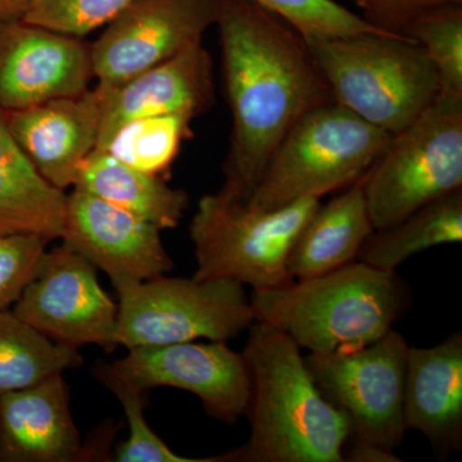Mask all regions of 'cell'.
Returning <instances> with one entry per match:
<instances>
[{
	"instance_id": "cb8c5ba5",
	"label": "cell",
	"mask_w": 462,
	"mask_h": 462,
	"mask_svg": "<svg viewBox=\"0 0 462 462\" xmlns=\"http://www.w3.org/2000/svg\"><path fill=\"white\" fill-rule=\"evenodd\" d=\"M191 120L180 114L136 118L120 127L102 151L134 169L161 175L178 156L182 141L191 136Z\"/></svg>"
},
{
	"instance_id": "f546056e",
	"label": "cell",
	"mask_w": 462,
	"mask_h": 462,
	"mask_svg": "<svg viewBox=\"0 0 462 462\" xmlns=\"http://www.w3.org/2000/svg\"><path fill=\"white\" fill-rule=\"evenodd\" d=\"M365 20L392 33L404 35L406 27L428 9L462 5V0H351Z\"/></svg>"
},
{
	"instance_id": "f1b7e54d",
	"label": "cell",
	"mask_w": 462,
	"mask_h": 462,
	"mask_svg": "<svg viewBox=\"0 0 462 462\" xmlns=\"http://www.w3.org/2000/svg\"><path fill=\"white\" fill-rule=\"evenodd\" d=\"M50 242L36 234L0 236V311L14 306L35 278Z\"/></svg>"
},
{
	"instance_id": "ffe728a7",
	"label": "cell",
	"mask_w": 462,
	"mask_h": 462,
	"mask_svg": "<svg viewBox=\"0 0 462 462\" xmlns=\"http://www.w3.org/2000/svg\"><path fill=\"white\" fill-rule=\"evenodd\" d=\"M67 194L45 180L21 149L0 108V236L60 239Z\"/></svg>"
},
{
	"instance_id": "8992f818",
	"label": "cell",
	"mask_w": 462,
	"mask_h": 462,
	"mask_svg": "<svg viewBox=\"0 0 462 462\" xmlns=\"http://www.w3.org/2000/svg\"><path fill=\"white\" fill-rule=\"evenodd\" d=\"M319 206L320 199H305L260 211L224 190L207 194L189 227L197 260L193 278L229 279L254 291L288 285L293 282L289 254Z\"/></svg>"
},
{
	"instance_id": "1f68e13d",
	"label": "cell",
	"mask_w": 462,
	"mask_h": 462,
	"mask_svg": "<svg viewBox=\"0 0 462 462\" xmlns=\"http://www.w3.org/2000/svg\"><path fill=\"white\" fill-rule=\"evenodd\" d=\"M35 2L36 0H0V23L23 20Z\"/></svg>"
},
{
	"instance_id": "7c38bea8",
	"label": "cell",
	"mask_w": 462,
	"mask_h": 462,
	"mask_svg": "<svg viewBox=\"0 0 462 462\" xmlns=\"http://www.w3.org/2000/svg\"><path fill=\"white\" fill-rule=\"evenodd\" d=\"M102 365L112 375L144 391L170 387L190 392L209 415L227 424H236L247 411V363L226 342L136 346L121 360Z\"/></svg>"
},
{
	"instance_id": "2e32d148",
	"label": "cell",
	"mask_w": 462,
	"mask_h": 462,
	"mask_svg": "<svg viewBox=\"0 0 462 462\" xmlns=\"http://www.w3.org/2000/svg\"><path fill=\"white\" fill-rule=\"evenodd\" d=\"M214 63L202 42L116 87L99 85L103 111L97 149L107 147L120 127L161 115L196 117L212 106Z\"/></svg>"
},
{
	"instance_id": "6da1fadb",
	"label": "cell",
	"mask_w": 462,
	"mask_h": 462,
	"mask_svg": "<svg viewBox=\"0 0 462 462\" xmlns=\"http://www.w3.org/2000/svg\"><path fill=\"white\" fill-rule=\"evenodd\" d=\"M231 112L225 193L247 202L294 125L334 102L305 36L254 0H215Z\"/></svg>"
},
{
	"instance_id": "3957f363",
	"label": "cell",
	"mask_w": 462,
	"mask_h": 462,
	"mask_svg": "<svg viewBox=\"0 0 462 462\" xmlns=\"http://www.w3.org/2000/svg\"><path fill=\"white\" fill-rule=\"evenodd\" d=\"M254 321L287 334L310 354H343L372 345L393 329L406 307L396 272L351 263L284 287L254 291Z\"/></svg>"
},
{
	"instance_id": "5bb4252c",
	"label": "cell",
	"mask_w": 462,
	"mask_h": 462,
	"mask_svg": "<svg viewBox=\"0 0 462 462\" xmlns=\"http://www.w3.org/2000/svg\"><path fill=\"white\" fill-rule=\"evenodd\" d=\"M160 231L144 218L74 188L67 196L60 239L107 273L117 291L172 269Z\"/></svg>"
},
{
	"instance_id": "7a4b0ae2",
	"label": "cell",
	"mask_w": 462,
	"mask_h": 462,
	"mask_svg": "<svg viewBox=\"0 0 462 462\" xmlns=\"http://www.w3.org/2000/svg\"><path fill=\"white\" fill-rule=\"evenodd\" d=\"M245 351L251 436L234 451L242 462H343L351 437L345 413L325 400L300 346L282 331L254 321Z\"/></svg>"
},
{
	"instance_id": "ba28073f",
	"label": "cell",
	"mask_w": 462,
	"mask_h": 462,
	"mask_svg": "<svg viewBox=\"0 0 462 462\" xmlns=\"http://www.w3.org/2000/svg\"><path fill=\"white\" fill-rule=\"evenodd\" d=\"M116 345L127 349L205 338L226 342L254 322L245 285L157 276L117 289Z\"/></svg>"
},
{
	"instance_id": "d4e9b609",
	"label": "cell",
	"mask_w": 462,
	"mask_h": 462,
	"mask_svg": "<svg viewBox=\"0 0 462 462\" xmlns=\"http://www.w3.org/2000/svg\"><path fill=\"white\" fill-rule=\"evenodd\" d=\"M424 48L439 76L443 96L462 98V5L428 9L404 30Z\"/></svg>"
},
{
	"instance_id": "8fae6325",
	"label": "cell",
	"mask_w": 462,
	"mask_h": 462,
	"mask_svg": "<svg viewBox=\"0 0 462 462\" xmlns=\"http://www.w3.org/2000/svg\"><path fill=\"white\" fill-rule=\"evenodd\" d=\"M215 0H134L90 45L98 84L116 87L202 42Z\"/></svg>"
},
{
	"instance_id": "484cf974",
	"label": "cell",
	"mask_w": 462,
	"mask_h": 462,
	"mask_svg": "<svg viewBox=\"0 0 462 462\" xmlns=\"http://www.w3.org/2000/svg\"><path fill=\"white\" fill-rule=\"evenodd\" d=\"M96 374L106 387L118 398L129 424L130 434L126 442L116 449L114 460L117 462H225L233 460L231 452L215 457L190 458L175 454L149 427L144 416V389L134 387L118 379L100 364Z\"/></svg>"
},
{
	"instance_id": "ac0fdd59",
	"label": "cell",
	"mask_w": 462,
	"mask_h": 462,
	"mask_svg": "<svg viewBox=\"0 0 462 462\" xmlns=\"http://www.w3.org/2000/svg\"><path fill=\"white\" fill-rule=\"evenodd\" d=\"M403 422L438 448L462 442V336L428 348L410 346L404 372Z\"/></svg>"
},
{
	"instance_id": "44dd1931",
	"label": "cell",
	"mask_w": 462,
	"mask_h": 462,
	"mask_svg": "<svg viewBox=\"0 0 462 462\" xmlns=\"http://www.w3.org/2000/svg\"><path fill=\"white\" fill-rule=\"evenodd\" d=\"M74 188L126 209L160 230L178 226L188 207L184 190L173 189L160 175L134 169L102 149H94L85 158Z\"/></svg>"
},
{
	"instance_id": "9a60e30c",
	"label": "cell",
	"mask_w": 462,
	"mask_h": 462,
	"mask_svg": "<svg viewBox=\"0 0 462 462\" xmlns=\"http://www.w3.org/2000/svg\"><path fill=\"white\" fill-rule=\"evenodd\" d=\"M102 111L103 90L97 85L80 96L5 111V116L33 167L53 187L65 191L74 187L81 163L98 145Z\"/></svg>"
},
{
	"instance_id": "5b68a950",
	"label": "cell",
	"mask_w": 462,
	"mask_h": 462,
	"mask_svg": "<svg viewBox=\"0 0 462 462\" xmlns=\"http://www.w3.org/2000/svg\"><path fill=\"white\" fill-rule=\"evenodd\" d=\"M391 134L333 102L303 116L276 149L248 206L273 211L361 180Z\"/></svg>"
},
{
	"instance_id": "30bf717a",
	"label": "cell",
	"mask_w": 462,
	"mask_h": 462,
	"mask_svg": "<svg viewBox=\"0 0 462 462\" xmlns=\"http://www.w3.org/2000/svg\"><path fill=\"white\" fill-rule=\"evenodd\" d=\"M12 311L54 342L117 346L118 305L100 287L96 267L65 243L47 251Z\"/></svg>"
},
{
	"instance_id": "e0dca14e",
	"label": "cell",
	"mask_w": 462,
	"mask_h": 462,
	"mask_svg": "<svg viewBox=\"0 0 462 462\" xmlns=\"http://www.w3.org/2000/svg\"><path fill=\"white\" fill-rule=\"evenodd\" d=\"M96 455L81 442L62 374L0 393V462H74Z\"/></svg>"
},
{
	"instance_id": "52a82bcc",
	"label": "cell",
	"mask_w": 462,
	"mask_h": 462,
	"mask_svg": "<svg viewBox=\"0 0 462 462\" xmlns=\"http://www.w3.org/2000/svg\"><path fill=\"white\" fill-rule=\"evenodd\" d=\"M374 229L462 189V98L443 96L393 134L363 178Z\"/></svg>"
},
{
	"instance_id": "4dcf8cb0",
	"label": "cell",
	"mask_w": 462,
	"mask_h": 462,
	"mask_svg": "<svg viewBox=\"0 0 462 462\" xmlns=\"http://www.w3.org/2000/svg\"><path fill=\"white\" fill-rule=\"evenodd\" d=\"M345 461L352 462H400L394 451L385 447L349 437L343 451Z\"/></svg>"
},
{
	"instance_id": "9c48e42d",
	"label": "cell",
	"mask_w": 462,
	"mask_h": 462,
	"mask_svg": "<svg viewBox=\"0 0 462 462\" xmlns=\"http://www.w3.org/2000/svg\"><path fill=\"white\" fill-rule=\"evenodd\" d=\"M409 348L402 334L392 329L356 351L305 357L322 396L351 422V437L392 451L402 443Z\"/></svg>"
},
{
	"instance_id": "4316f807",
	"label": "cell",
	"mask_w": 462,
	"mask_h": 462,
	"mask_svg": "<svg viewBox=\"0 0 462 462\" xmlns=\"http://www.w3.org/2000/svg\"><path fill=\"white\" fill-rule=\"evenodd\" d=\"M296 29L306 39L389 33L343 7L336 0H254ZM406 36V35H404Z\"/></svg>"
},
{
	"instance_id": "7402d4cb",
	"label": "cell",
	"mask_w": 462,
	"mask_h": 462,
	"mask_svg": "<svg viewBox=\"0 0 462 462\" xmlns=\"http://www.w3.org/2000/svg\"><path fill=\"white\" fill-rule=\"evenodd\" d=\"M462 189L452 191L396 224L373 231L358 254V261L396 272L404 261L437 245L461 243Z\"/></svg>"
},
{
	"instance_id": "603a6c76",
	"label": "cell",
	"mask_w": 462,
	"mask_h": 462,
	"mask_svg": "<svg viewBox=\"0 0 462 462\" xmlns=\"http://www.w3.org/2000/svg\"><path fill=\"white\" fill-rule=\"evenodd\" d=\"M81 363L76 346L54 342L14 311H0V393L32 387Z\"/></svg>"
},
{
	"instance_id": "d6986e66",
	"label": "cell",
	"mask_w": 462,
	"mask_h": 462,
	"mask_svg": "<svg viewBox=\"0 0 462 462\" xmlns=\"http://www.w3.org/2000/svg\"><path fill=\"white\" fill-rule=\"evenodd\" d=\"M374 230L361 179L320 203L300 231L288 258L291 279L315 278L354 263Z\"/></svg>"
},
{
	"instance_id": "277c9868",
	"label": "cell",
	"mask_w": 462,
	"mask_h": 462,
	"mask_svg": "<svg viewBox=\"0 0 462 462\" xmlns=\"http://www.w3.org/2000/svg\"><path fill=\"white\" fill-rule=\"evenodd\" d=\"M306 41L334 102L391 135L439 96L436 67L409 36L360 33Z\"/></svg>"
},
{
	"instance_id": "4fadbf2b",
	"label": "cell",
	"mask_w": 462,
	"mask_h": 462,
	"mask_svg": "<svg viewBox=\"0 0 462 462\" xmlns=\"http://www.w3.org/2000/svg\"><path fill=\"white\" fill-rule=\"evenodd\" d=\"M93 75L90 45L26 23H0V108L16 111L80 96Z\"/></svg>"
},
{
	"instance_id": "83f0119b",
	"label": "cell",
	"mask_w": 462,
	"mask_h": 462,
	"mask_svg": "<svg viewBox=\"0 0 462 462\" xmlns=\"http://www.w3.org/2000/svg\"><path fill=\"white\" fill-rule=\"evenodd\" d=\"M134 0H36L23 21L72 36L106 26Z\"/></svg>"
}]
</instances>
